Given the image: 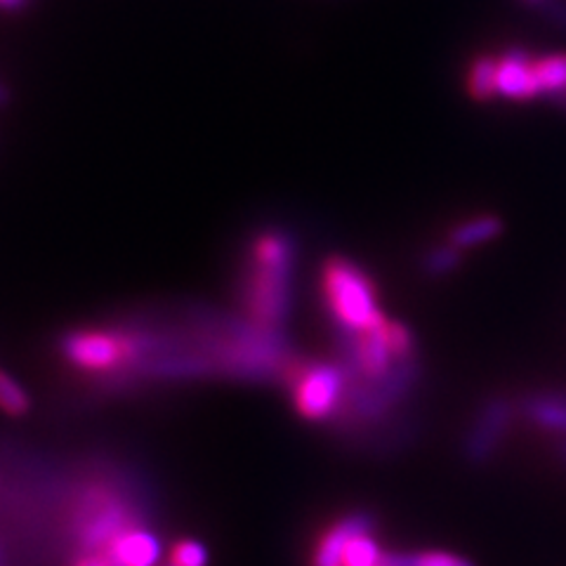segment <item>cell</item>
Here are the masks:
<instances>
[{
	"label": "cell",
	"instance_id": "cell-1",
	"mask_svg": "<svg viewBox=\"0 0 566 566\" xmlns=\"http://www.w3.org/2000/svg\"><path fill=\"white\" fill-rule=\"evenodd\" d=\"M297 239L289 229L270 227L258 232L248 245L245 274L239 286V305L248 322L283 331L295 291Z\"/></svg>",
	"mask_w": 566,
	"mask_h": 566
},
{
	"label": "cell",
	"instance_id": "cell-2",
	"mask_svg": "<svg viewBox=\"0 0 566 566\" xmlns=\"http://www.w3.org/2000/svg\"><path fill=\"white\" fill-rule=\"evenodd\" d=\"M422 380L420 354L399 357L380 378H347L340 411L331 420L335 434L349 439L392 413L406 409Z\"/></svg>",
	"mask_w": 566,
	"mask_h": 566
},
{
	"label": "cell",
	"instance_id": "cell-3",
	"mask_svg": "<svg viewBox=\"0 0 566 566\" xmlns=\"http://www.w3.org/2000/svg\"><path fill=\"white\" fill-rule=\"evenodd\" d=\"M164 343L149 333L114 331V328H74L62 335V357L87 374H106L137 359H145L149 352Z\"/></svg>",
	"mask_w": 566,
	"mask_h": 566
},
{
	"label": "cell",
	"instance_id": "cell-4",
	"mask_svg": "<svg viewBox=\"0 0 566 566\" xmlns=\"http://www.w3.org/2000/svg\"><path fill=\"white\" fill-rule=\"evenodd\" d=\"M322 293L333 322H340L349 328L366 331L385 322L378 307V293L374 281L343 255L328 258L322 270Z\"/></svg>",
	"mask_w": 566,
	"mask_h": 566
},
{
	"label": "cell",
	"instance_id": "cell-5",
	"mask_svg": "<svg viewBox=\"0 0 566 566\" xmlns=\"http://www.w3.org/2000/svg\"><path fill=\"white\" fill-rule=\"evenodd\" d=\"M283 382L291 389L297 416L310 422H331L347 389V376L338 361L295 359Z\"/></svg>",
	"mask_w": 566,
	"mask_h": 566
},
{
	"label": "cell",
	"instance_id": "cell-6",
	"mask_svg": "<svg viewBox=\"0 0 566 566\" xmlns=\"http://www.w3.org/2000/svg\"><path fill=\"white\" fill-rule=\"evenodd\" d=\"M520 416L517 399L507 395H491L476 406L468 428L460 439V458L472 470L489 468L501 453L512 424Z\"/></svg>",
	"mask_w": 566,
	"mask_h": 566
},
{
	"label": "cell",
	"instance_id": "cell-7",
	"mask_svg": "<svg viewBox=\"0 0 566 566\" xmlns=\"http://www.w3.org/2000/svg\"><path fill=\"white\" fill-rule=\"evenodd\" d=\"M420 434V418L413 413L409 406L392 413L389 418L370 424V428L349 437L347 441L359 453H370L374 458L397 455L401 451H409Z\"/></svg>",
	"mask_w": 566,
	"mask_h": 566
},
{
	"label": "cell",
	"instance_id": "cell-8",
	"mask_svg": "<svg viewBox=\"0 0 566 566\" xmlns=\"http://www.w3.org/2000/svg\"><path fill=\"white\" fill-rule=\"evenodd\" d=\"M380 520L374 510H352L347 515L335 520L326 534L318 538L314 553H312V566H343V555L347 545L368 531H378Z\"/></svg>",
	"mask_w": 566,
	"mask_h": 566
},
{
	"label": "cell",
	"instance_id": "cell-9",
	"mask_svg": "<svg viewBox=\"0 0 566 566\" xmlns=\"http://www.w3.org/2000/svg\"><path fill=\"white\" fill-rule=\"evenodd\" d=\"M520 418L545 434L566 439V389L541 387L517 399Z\"/></svg>",
	"mask_w": 566,
	"mask_h": 566
},
{
	"label": "cell",
	"instance_id": "cell-10",
	"mask_svg": "<svg viewBox=\"0 0 566 566\" xmlns=\"http://www.w3.org/2000/svg\"><path fill=\"white\" fill-rule=\"evenodd\" d=\"M495 91L505 99H534L541 97V83L536 76V60L526 50L510 48L499 57L495 66Z\"/></svg>",
	"mask_w": 566,
	"mask_h": 566
},
{
	"label": "cell",
	"instance_id": "cell-11",
	"mask_svg": "<svg viewBox=\"0 0 566 566\" xmlns=\"http://www.w3.org/2000/svg\"><path fill=\"white\" fill-rule=\"evenodd\" d=\"M164 547L156 534L149 528H126L123 534L109 545L106 559L112 566H156L161 562Z\"/></svg>",
	"mask_w": 566,
	"mask_h": 566
},
{
	"label": "cell",
	"instance_id": "cell-12",
	"mask_svg": "<svg viewBox=\"0 0 566 566\" xmlns=\"http://www.w3.org/2000/svg\"><path fill=\"white\" fill-rule=\"evenodd\" d=\"M397 361L392 343L387 335V318L378 326H370L359 333V354H357V376L354 378H380Z\"/></svg>",
	"mask_w": 566,
	"mask_h": 566
},
{
	"label": "cell",
	"instance_id": "cell-13",
	"mask_svg": "<svg viewBox=\"0 0 566 566\" xmlns=\"http://www.w3.org/2000/svg\"><path fill=\"white\" fill-rule=\"evenodd\" d=\"M503 229H505V222L501 218L480 216V218L455 224L449 234V243L460 248V251H468V248H476L499 239L503 234Z\"/></svg>",
	"mask_w": 566,
	"mask_h": 566
},
{
	"label": "cell",
	"instance_id": "cell-14",
	"mask_svg": "<svg viewBox=\"0 0 566 566\" xmlns=\"http://www.w3.org/2000/svg\"><path fill=\"white\" fill-rule=\"evenodd\" d=\"M382 566H476L470 557L449 551H385Z\"/></svg>",
	"mask_w": 566,
	"mask_h": 566
},
{
	"label": "cell",
	"instance_id": "cell-15",
	"mask_svg": "<svg viewBox=\"0 0 566 566\" xmlns=\"http://www.w3.org/2000/svg\"><path fill=\"white\" fill-rule=\"evenodd\" d=\"M460 264H463V251L447 241L430 248V251L420 258V272L428 279H444L458 272Z\"/></svg>",
	"mask_w": 566,
	"mask_h": 566
},
{
	"label": "cell",
	"instance_id": "cell-16",
	"mask_svg": "<svg viewBox=\"0 0 566 566\" xmlns=\"http://www.w3.org/2000/svg\"><path fill=\"white\" fill-rule=\"evenodd\" d=\"M495 66H499V57L482 55L470 64L468 71V95L476 102H489L499 91H495Z\"/></svg>",
	"mask_w": 566,
	"mask_h": 566
},
{
	"label": "cell",
	"instance_id": "cell-17",
	"mask_svg": "<svg viewBox=\"0 0 566 566\" xmlns=\"http://www.w3.org/2000/svg\"><path fill=\"white\" fill-rule=\"evenodd\" d=\"M376 534L378 531H368L354 538L343 555V566H382L385 551Z\"/></svg>",
	"mask_w": 566,
	"mask_h": 566
},
{
	"label": "cell",
	"instance_id": "cell-18",
	"mask_svg": "<svg viewBox=\"0 0 566 566\" xmlns=\"http://www.w3.org/2000/svg\"><path fill=\"white\" fill-rule=\"evenodd\" d=\"M536 76L545 97L562 93L566 87V52L536 60Z\"/></svg>",
	"mask_w": 566,
	"mask_h": 566
},
{
	"label": "cell",
	"instance_id": "cell-19",
	"mask_svg": "<svg viewBox=\"0 0 566 566\" xmlns=\"http://www.w3.org/2000/svg\"><path fill=\"white\" fill-rule=\"evenodd\" d=\"M0 411L12 418H22L31 411L29 392L6 370H0Z\"/></svg>",
	"mask_w": 566,
	"mask_h": 566
},
{
	"label": "cell",
	"instance_id": "cell-20",
	"mask_svg": "<svg viewBox=\"0 0 566 566\" xmlns=\"http://www.w3.org/2000/svg\"><path fill=\"white\" fill-rule=\"evenodd\" d=\"M208 559H210V555L201 541L185 538V541H177L172 545L170 564H175V566H208Z\"/></svg>",
	"mask_w": 566,
	"mask_h": 566
},
{
	"label": "cell",
	"instance_id": "cell-21",
	"mask_svg": "<svg viewBox=\"0 0 566 566\" xmlns=\"http://www.w3.org/2000/svg\"><path fill=\"white\" fill-rule=\"evenodd\" d=\"M538 12L547 22L566 33V0H541Z\"/></svg>",
	"mask_w": 566,
	"mask_h": 566
},
{
	"label": "cell",
	"instance_id": "cell-22",
	"mask_svg": "<svg viewBox=\"0 0 566 566\" xmlns=\"http://www.w3.org/2000/svg\"><path fill=\"white\" fill-rule=\"evenodd\" d=\"M74 566H112L106 555H83Z\"/></svg>",
	"mask_w": 566,
	"mask_h": 566
},
{
	"label": "cell",
	"instance_id": "cell-23",
	"mask_svg": "<svg viewBox=\"0 0 566 566\" xmlns=\"http://www.w3.org/2000/svg\"><path fill=\"white\" fill-rule=\"evenodd\" d=\"M547 99H551L553 102V106H557V109L566 116V87H564V91L562 93H557V95H551V97H547Z\"/></svg>",
	"mask_w": 566,
	"mask_h": 566
},
{
	"label": "cell",
	"instance_id": "cell-24",
	"mask_svg": "<svg viewBox=\"0 0 566 566\" xmlns=\"http://www.w3.org/2000/svg\"><path fill=\"white\" fill-rule=\"evenodd\" d=\"M27 0H0V10H20Z\"/></svg>",
	"mask_w": 566,
	"mask_h": 566
},
{
	"label": "cell",
	"instance_id": "cell-25",
	"mask_svg": "<svg viewBox=\"0 0 566 566\" xmlns=\"http://www.w3.org/2000/svg\"><path fill=\"white\" fill-rule=\"evenodd\" d=\"M555 453H557V458L562 460V463L566 465V439H557V444H555Z\"/></svg>",
	"mask_w": 566,
	"mask_h": 566
},
{
	"label": "cell",
	"instance_id": "cell-26",
	"mask_svg": "<svg viewBox=\"0 0 566 566\" xmlns=\"http://www.w3.org/2000/svg\"><path fill=\"white\" fill-rule=\"evenodd\" d=\"M522 3H531V6H538L541 0H522Z\"/></svg>",
	"mask_w": 566,
	"mask_h": 566
},
{
	"label": "cell",
	"instance_id": "cell-27",
	"mask_svg": "<svg viewBox=\"0 0 566 566\" xmlns=\"http://www.w3.org/2000/svg\"><path fill=\"white\" fill-rule=\"evenodd\" d=\"M0 99H3V91H0Z\"/></svg>",
	"mask_w": 566,
	"mask_h": 566
},
{
	"label": "cell",
	"instance_id": "cell-28",
	"mask_svg": "<svg viewBox=\"0 0 566 566\" xmlns=\"http://www.w3.org/2000/svg\"><path fill=\"white\" fill-rule=\"evenodd\" d=\"M170 566H175V564H170Z\"/></svg>",
	"mask_w": 566,
	"mask_h": 566
}]
</instances>
